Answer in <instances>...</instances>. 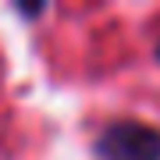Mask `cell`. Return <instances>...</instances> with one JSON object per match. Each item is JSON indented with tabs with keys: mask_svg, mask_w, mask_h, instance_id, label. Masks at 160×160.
Segmentation results:
<instances>
[{
	"mask_svg": "<svg viewBox=\"0 0 160 160\" xmlns=\"http://www.w3.org/2000/svg\"><path fill=\"white\" fill-rule=\"evenodd\" d=\"M100 157L103 160H160V132L146 125H114L100 139Z\"/></svg>",
	"mask_w": 160,
	"mask_h": 160,
	"instance_id": "6da1fadb",
	"label": "cell"
},
{
	"mask_svg": "<svg viewBox=\"0 0 160 160\" xmlns=\"http://www.w3.org/2000/svg\"><path fill=\"white\" fill-rule=\"evenodd\" d=\"M157 53H160V46H157Z\"/></svg>",
	"mask_w": 160,
	"mask_h": 160,
	"instance_id": "7a4b0ae2",
	"label": "cell"
}]
</instances>
